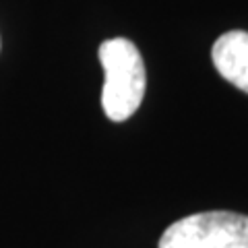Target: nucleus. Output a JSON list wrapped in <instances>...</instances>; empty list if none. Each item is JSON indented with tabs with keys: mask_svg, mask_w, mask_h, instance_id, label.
I'll use <instances>...</instances> for the list:
<instances>
[{
	"mask_svg": "<svg viewBox=\"0 0 248 248\" xmlns=\"http://www.w3.org/2000/svg\"><path fill=\"white\" fill-rule=\"evenodd\" d=\"M213 64L223 79L248 93V33L228 31L213 44Z\"/></svg>",
	"mask_w": 248,
	"mask_h": 248,
	"instance_id": "7ed1b4c3",
	"label": "nucleus"
},
{
	"mask_svg": "<svg viewBox=\"0 0 248 248\" xmlns=\"http://www.w3.org/2000/svg\"><path fill=\"white\" fill-rule=\"evenodd\" d=\"M157 248H248V215L192 213L168 226Z\"/></svg>",
	"mask_w": 248,
	"mask_h": 248,
	"instance_id": "f03ea898",
	"label": "nucleus"
},
{
	"mask_svg": "<svg viewBox=\"0 0 248 248\" xmlns=\"http://www.w3.org/2000/svg\"><path fill=\"white\" fill-rule=\"evenodd\" d=\"M106 81L102 89V108L114 122L128 120L145 97L147 73L137 46L126 37H112L99 46Z\"/></svg>",
	"mask_w": 248,
	"mask_h": 248,
	"instance_id": "f257e3e1",
	"label": "nucleus"
}]
</instances>
